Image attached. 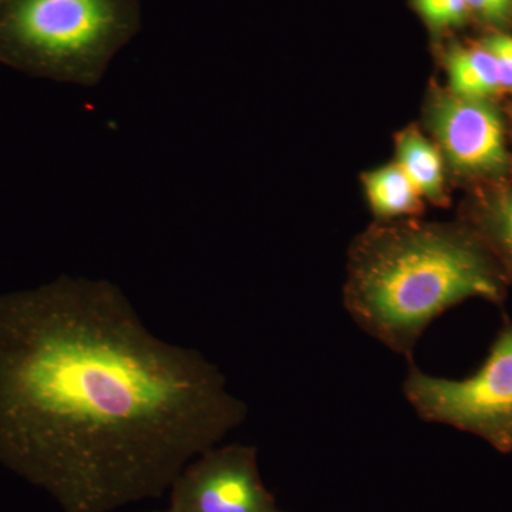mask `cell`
Listing matches in <instances>:
<instances>
[{
	"mask_svg": "<svg viewBox=\"0 0 512 512\" xmlns=\"http://www.w3.org/2000/svg\"><path fill=\"white\" fill-rule=\"evenodd\" d=\"M151 512H173V511H171L170 508H168L167 511H151Z\"/></svg>",
	"mask_w": 512,
	"mask_h": 512,
	"instance_id": "5bb4252c",
	"label": "cell"
},
{
	"mask_svg": "<svg viewBox=\"0 0 512 512\" xmlns=\"http://www.w3.org/2000/svg\"><path fill=\"white\" fill-rule=\"evenodd\" d=\"M397 157L404 173L419 194L439 200L443 192V160L439 150L417 131L410 130L400 137Z\"/></svg>",
	"mask_w": 512,
	"mask_h": 512,
	"instance_id": "ba28073f",
	"label": "cell"
},
{
	"mask_svg": "<svg viewBox=\"0 0 512 512\" xmlns=\"http://www.w3.org/2000/svg\"><path fill=\"white\" fill-rule=\"evenodd\" d=\"M173 512H285L259 476L256 448L212 447L171 485Z\"/></svg>",
	"mask_w": 512,
	"mask_h": 512,
	"instance_id": "5b68a950",
	"label": "cell"
},
{
	"mask_svg": "<svg viewBox=\"0 0 512 512\" xmlns=\"http://www.w3.org/2000/svg\"><path fill=\"white\" fill-rule=\"evenodd\" d=\"M478 227V239L483 242L484 247L491 255L495 254L500 258L501 268L512 272V190L497 195L485 205L478 218Z\"/></svg>",
	"mask_w": 512,
	"mask_h": 512,
	"instance_id": "30bf717a",
	"label": "cell"
},
{
	"mask_svg": "<svg viewBox=\"0 0 512 512\" xmlns=\"http://www.w3.org/2000/svg\"><path fill=\"white\" fill-rule=\"evenodd\" d=\"M430 123L448 160L460 173L498 175L507 170L503 119L488 100L444 94L431 106Z\"/></svg>",
	"mask_w": 512,
	"mask_h": 512,
	"instance_id": "8992f818",
	"label": "cell"
},
{
	"mask_svg": "<svg viewBox=\"0 0 512 512\" xmlns=\"http://www.w3.org/2000/svg\"><path fill=\"white\" fill-rule=\"evenodd\" d=\"M470 13L493 25H505L512 15V0H467Z\"/></svg>",
	"mask_w": 512,
	"mask_h": 512,
	"instance_id": "4fadbf2b",
	"label": "cell"
},
{
	"mask_svg": "<svg viewBox=\"0 0 512 512\" xmlns=\"http://www.w3.org/2000/svg\"><path fill=\"white\" fill-rule=\"evenodd\" d=\"M365 187L370 207L379 217H399L416 210L419 191L399 164L366 174Z\"/></svg>",
	"mask_w": 512,
	"mask_h": 512,
	"instance_id": "9c48e42d",
	"label": "cell"
},
{
	"mask_svg": "<svg viewBox=\"0 0 512 512\" xmlns=\"http://www.w3.org/2000/svg\"><path fill=\"white\" fill-rule=\"evenodd\" d=\"M140 26V0H0V55L50 79L93 87Z\"/></svg>",
	"mask_w": 512,
	"mask_h": 512,
	"instance_id": "3957f363",
	"label": "cell"
},
{
	"mask_svg": "<svg viewBox=\"0 0 512 512\" xmlns=\"http://www.w3.org/2000/svg\"><path fill=\"white\" fill-rule=\"evenodd\" d=\"M451 93L464 99L488 100L501 89L497 63L483 45L451 46L446 55Z\"/></svg>",
	"mask_w": 512,
	"mask_h": 512,
	"instance_id": "52a82bcc",
	"label": "cell"
},
{
	"mask_svg": "<svg viewBox=\"0 0 512 512\" xmlns=\"http://www.w3.org/2000/svg\"><path fill=\"white\" fill-rule=\"evenodd\" d=\"M507 274L470 232L441 227L367 235L353 252L345 305L386 348L410 359L433 320L467 299L501 305Z\"/></svg>",
	"mask_w": 512,
	"mask_h": 512,
	"instance_id": "7a4b0ae2",
	"label": "cell"
},
{
	"mask_svg": "<svg viewBox=\"0 0 512 512\" xmlns=\"http://www.w3.org/2000/svg\"><path fill=\"white\" fill-rule=\"evenodd\" d=\"M424 22L434 30L456 28L470 15L467 0H412Z\"/></svg>",
	"mask_w": 512,
	"mask_h": 512,
	"instance_id": "8fae6325",
	"label": "cell"
},
{
	"mask_svg": "<svg viewBox=\"0 0 512 512\" xmlns=\"http://www.w3.org/2000/svg\"><path fill=\"white\" fill-rule=\"evenodd\" d=\"M403 392L421 419L474 434L500 453H511L512 322L498 332L473 375L443 379L410 366Z\"/></svg>",
	"mask_w": 512,
	"mask_h": 512,
	"instance_id": "277c9868",
	"label": "cell"
},
{
	"mask_svg": "<svg viewBox=\"0 0 512 512\" xmlns=\"http://www.w3.org/2000/svg\"><path fill=\"white\" fill-rule=\"evenodd\" d=\"M483 46L497 63L501 87L512 89V36L494 35L487 37Z\"/></svg>",
	"mask_w": 512,
	"mask_h": 512,
	"instance_id": "7c38bea8",
	"label": "cell"
},
{
	"mask_svg": "<svg viewBox=\"0 0 512 512\" xmlns=\"http://www.w3.org/2000/svg\"><path fill=\"white\" fill-rule=\"evenodd\" d=\"M247 413L217 366L154 336L111 282L0 296V463L64 512L163 497Z\"/></svg>",
	"mask_w": 512,
	"mask_h": 512,
	"instance_id": "6da1fadb",
	"label": "cell"
}]
</instances>
